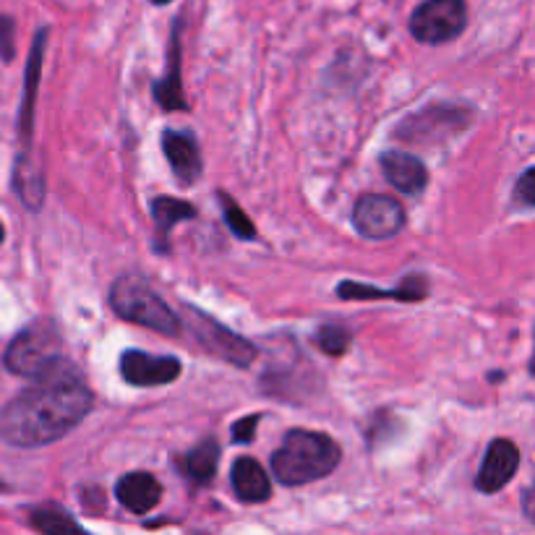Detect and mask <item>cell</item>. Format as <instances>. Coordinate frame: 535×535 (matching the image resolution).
I'll return each mask as SVG.
<instances>
[{
  "mask_svg": "<svg viewBox=\"0 0 535 535\" xmlns=\"http://www.w3.org/2000/svg\"><path fill=\"white\" fill-rule=\"evenodd\" d=\"M217 462H220V444L214 439H204L183 457V473L196 483H209L217 473Z\"/></svg>",
  "mask_w": 535,
  "mask_h": 535,
  "instance_id": "ffe728a7",
  "label": "cell"
},
{
  "mask_svg": "<svg viewBox=\"0 0 535 535\" xmlns=\"http://www.w3.org/2000/svg\"><path fill=\"white\" fill-rule=\"evenodd\" d=\"M355 230L368 241H387L405 228V209L397 199L384 194H368L355 201Z\"/></svg>",
  "mask_w": 535,
  "mask_h": 535,
  "instance_id": "52a82bcc",
  "label": "cell"
},
{
  "mask_svg": "<svg viewBox=\"0 0 535 535\" xmlns=\"http://www.w3.org/2000/svg\"><path fill=\"white\" fill-rule=\"evenodd\" d=\"M517 468H520V449H517V444H512L509 439H496L486 449L475 486H478L481 494H496L515 478Z\"/></svg>",
  "mask_w": 535,
  "mask_h": 535,
  "instance_id": "30bf717a",
  "label": "cell"
},
{
  "mask_svg": "<svg viewBox=\"0 0 535 535\" xmlns=\"http://www.w3.org/2000/svg\"><path fill=\"white\" fill-rule=\"evenodd\" d=\"M382 173L397 191L402 194H421L423 188L428 186V170L418 157L400 149L382 154Z\"/></svg>",
  "mask_w": 535,
  "mask_h": 535,
  "instance_id": "4fadbf2b",
  "label": "cell"
},
{
  "mask_svg": "<svg viewBox=\"0 0 535 535\" xmlns=\"http://www.w3.org/2000/svg\"><path fill=\"white\" fill-rule=\"evenodd\" d=\"M181 19L175 21L173 40H170V58L168 71L157 84H154V100L160 102L162 110H186L183 100V84H181Z\"/></svg>",
  "mask_w": 535,
  "mask_h": 535,
  "instance_id": "2e32d148",
  "label": "cell"
},
{
  "mask_svg": "<svg viewBox=\"0 0 535 535\" xmlns=\"http://www.w3.org/2000/svg\"><path fill=\"white\" fill-rule=\"evenodd\" d=\"M337 295H340L342 301H379V298H389V301L415 303L423 301L428 295V282L423 280V277H408L400 288L379 290L374 288V285H363V282L342 280L340 285H337Z\"/></svg>",
  "mask_w": 535,
  "mask_h": 535,
  "instance_id": "5bb4252c",
  "label": "cell"
},
{
  "mask_svg": "<svg viewBox=\"0 0 535 535\" xmlns=\"http://www.w3.org/2000/svg\"><path fill=\"white\" fill-rule=\"evenodd\" d=\"M162 149H165V157H168L175 178H178L183 186H194L201 178V170H204L199 144H196L194 134L168 128V131L162 134Z\"/></svg>",
  "mask_w": 535,
  "mask_h": 535,
  "instance_id": "8fae6325",
  "label": "cell"
},
{
  "mask_svg": "<svg viewBox=\"0 0 535 535\" xmlns=\"http://www.w3.org/2000/svg\"><path fill=\"white\" fill-rule=\"evenodd\" d=\"M154 6H168V3H173V0H152Z\"/></svg>",
  "mask_w": 535,
  "mask_h": 535,
  "instance_id": "4316f807",
  "label": "cell"
},
{
  "mask_svg": "<svg viewBox=\"0 0 535 535\" xmlns=\"http://www.w3.org/2000/svg\"><path fill=\"white\" fill-rule=\"evenodd\" d=\"M196 209L194 204H188L183 199H173V196H157L152 199V220H154V230H157V243L165 251L170 238V230L183 220H194Z\"/></svg>",
  "mask_w": 535,
  "mask_h": 535,
  "instance_id": "ac0fdd59",
  "label": "cell"
},
{
  "mask_svg": "<svg viewBox=\"0 0 535 535\" xmlns=\"http://www.w3.org/2000/svg\"><path fill=\"white\" fill-rule=\"evenodd\" d=\"M314 342H316V348H319L321 353L342 355V353H348L353 337H350L348 329L332 327V324H329V327H321L319 332H316Z\"/></svg>",
  "mask_w": 535,
  "mask_h": 535,
  "instance_id": "603a6c76",
  "label": "cell"
},
{
  "mask_svg": "<svg viewBox=\"0 0 535 535\" xmlns=\"http://www.w3.org/2000/svg\"><path fill=\"white\" fill-rule=\"evenodd\" d=\"M468 27L465 0H423L410 16V34L423 45H444L457 40Z\"/></svg>",
  "mask_w": 535,
  "mask_h": 535,
  "instance_id": "8992f818",
  "label": "cell"
},
{
  "mask_svg": "<svg viewBox=\"0 0 535 535\" xmlns=\"http://www.w3.org/2000/svg\"><path fill=\"white\" fill-rule=\"evenodd\" d=\"M115 496L118 502L134 512V515H147L149 509H154L162 499V486L152 473H128L123 475L118 486H115Z\"/></svg>",
  "mask_w": 535,
  "mask_h": 535,
  "instance_id": "9a60e30c",
  "label": "cell"
},
{
  "mask_svg": "<svg viewBox=\"0 0 535 535\" xmlns=\"http://www.w3.org/2000/svg\"><path fill=\"white\" fill-rule=\"evenodd\" d=\"M92 405L94 397L81 379L79 368L61 358L3 408L0 436L11 447H45L74 431L87 418Z\"/></svg>",
  "mask_w": 535,
  "mask_h": 535,
  "instance_id": "6da1fadb",
  "label": "cell"
},
{
  "mask_svg": "<svg viewBox=\"0 0 535 535\" xmlns=\"http://www.w3.org/2000/svg\"><path fill=\"white\" fill-rule=\"evenodd\" d=\"M16 55V21L8 14H0V58L6 63Z\"/></svg>",
  "mask_w": 535,
  "mask_h": 535,
  "instance_id": "cb8c5ba5",
  "label": "cell"
},
{
  "mask_svg": "<svg viewBox=\"0 0 535 535\" xmlns=\"http://www.w3.org/2000/svg\"><path fill=\"white\" fill-rule=\"evenodd\" d=\"M217 199H220L222 204V214H225V222H228L230 233H233L235 238H241V241H256V228L254 222H251V217H248V214L243 212L228 194H217Z\"/></svg>",
  "mask_w": 535,
  "mask_h": 535,
  "instance_id": "7402d4cb",
  "label": "cell"
},
{
  "mask_svg": "<svg viewBox=\"0 0 535 535\" xmlns=\"http://www.w3.org/2000/svg\"><path fill=\"white\" fill-rule=\"evenodd\" d=\"M470 113L465 107L455 105H434L421 110L418 115H410L397 126L395 134L413 144H428L431 139L455 136L457 131L468 128Z\"/></svg>",
  "mask_w": 535,
  "mask_h": 535,
  "instance_id": "ba28073f",
  "label": "cell"
},
{
  "mask_svg": "<svg viewBox=\"0 0 535 535\" xmlns=\"http://www.w3.org/2000/svg\"><path fill=\"white\" fill-rule=\"evenodd\" d=\"M110 306L123 321L154 329L160 335L175 337L181 332V316L175 314L173 308L154 293L152 285L139 275H123L113 282Z\"/></svg>",
  "mask_w": 535,
  "mask_h": 535,
  "instance_id": "3957f363",
  "label": "cell"
},
{
  "mask_svg": "<svg viewBox=\"0 0 535 535\" xmlns=\"http://www.w3.org/2000/svg\"><path fill=\"white\" fill-rule=\"evenodd\" d=\"M259 415H246L243 421H238L233 426V444H248L254 442L256 426H259Z\"/></svg>",
  "mask_w": 535,
  "mask_h": 535,
  "instance_id": "484cf974",
  "label": "cell"
},
{
  "mask_svg": "<svg viewBox=\"0 0 535 535\" xmlns=\"http://www.w3.org/2000/svg\"><path fill=\"white\" fill-rule=\"evenodd\" d=\"M63 340L61 332L55 327V321L40 319L29 324L27 329H21L19 335L11 340L3 363L11 374L27 376V379H37L53 368L55 363L63 358Z\"/></svg>",
  "mask_w": 535,
  "mask_h": 535,
  "instance_id": "277c9868",
  "label": "cell"
},
{
  "mask_svg": "<svg viewBox=\"0 0 535 535\" xmlns=\"http://www.w3.org/2000/svg\"><path fill=\"white\" fill-rule=\"evenodd\" d=\"M181 327H186L199 345L209 350L222 361L233 363L238 368H248L256 361V348L241 335H235L233 329L222 327L220 321L204 314L196 306H183Z\"/></svg>",
  "mask_w": 535,
  "mask_h": 535,
  "instance_id": "5b68a950",
  "label": "cell"
},
{
  "mask_svg": "<svg viewBox=\"0 0 535 535\" xmlns=\"http://www.w3.org/2000/svg\"><path fill=\"white\" fill-rule=\"evenodd\" d=\"M340 457L342 452L332 436L293 428L272 455V473L285 486H303L332 473L340 465Z\"/></svg>",
  "mask_w": 535,
  "mask_h": 535,
  "instance_id": "7a4b0ae2",
  "label": "cell"
},
{
  "mask_svg": "<svg viewBox=\"0 0 535 535\" xmlns=\"http://www.w3.org/2000/svg\"><path fill=\"white\" fill-rule=\"evenodd\" d=\"M533 175H535L533 168H525V173L520 175V181H517V186H515V201L525 209H533V204H535Z\"/></svg>",
  "mask_w": 535,
  "mask_h": 535,
  "instance_id": "d4e9b609",
  "label": "cell"
},
{
  "mask_svg": "<svg viewBox=\"0 0 535 535\" xmlns=\"http://www.w3.org/2000/svg\"><path fill=\"white\" fill-rule=\"evenodd\" d=\"M32 525L42 535H89L74 517L61 507H40L32 512Z\"/></svg>",
  "mask_w": 535,
  "mask_h": 535,
  "instance_id": "44dd1931",
  "label": "cell"
},
{
  "mask_svg": "<svg viewBox=\"0 0 535 535\" xmlns=\"http://www.w3.org/2000/svg\"><path fill=\"white\" fill-rule=\"evenodd\" d=\"M230 481H233L235 496H238L241 502L248 504L267 502L269 494H272L269 475L264 473V468H261L254 457H241V460H235Z\"/></svg>",
  "mask_w": 535,
  "mask_h": 535,
  "instance_id": "e0dca14e",
  "label": "cell"
},
{
  "mask_svg": "<svg viewBox=\"0 0 535 535\" xmlns=\"http://www.w3.org/2000/svg\"><path fill=\"white\" fill-rule=\"evenodd\" d=\"M45 42H47V29H40V32L34 34L32 50H29L27 76H24V100H21V110H19V134H21V144H24V147L32 144L34 105H37V89H40Z\"/></svg>",
  "mask_w": 535,
  "mask_h": 535,
  "instance_id": "7c38bea8",
  "label": "cell"
},
{
  "mask_svg": "<svg viewBox=\"0 0 535 535\" xmlns=\"http://www.w3.org/2000/svg\"><path fill=\"white\" fill-rule=\"evenodd\" d=\"M183 366L170 355H149L144 350H126L121 355V376L131 387H162L181 376Z\"/></svg>",
  "mask_w": 535,
  "mask_h": 535,
  "instance_id": "9c48e42d",
  "label": "cell"
},
{
  "mask_svg": "<svg viewBox=\"0 0 535 535\" xmlns=\"http://www.w3.org/2000/svg\"><path fill=\"white\" fill-rule=\"evenodd\" d=\"M14 188L19 199L24 201V207L34 209V212L42 207V199H45V178H42L40 168L34 165L29 154H21L19 160H16Z\"/></svg>",
  "mask_w": 535,
  "mask_h": 535,
  "instance_id": "d6986e66",
  "label": "cell"
},
{
  "mask_svg": "<svg viewBox=\"0 0 535 535\" xmlns=\"http://www.w3.org/2000/svg\"><path fill=\"white\" fill-rule=\"evenodd\" d=\"M3 238H6V230H3V225H0V243H3Z\"/></svg>",
  "mask_w": 535,
  "mask_h": 535,
  "instance_id": "83f0119b",
  "label": "cell"
}]
</instances>
